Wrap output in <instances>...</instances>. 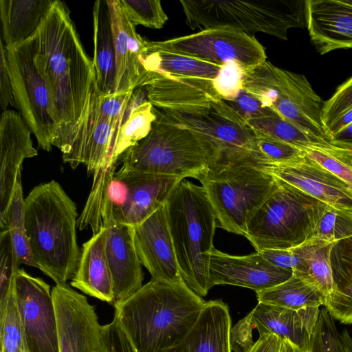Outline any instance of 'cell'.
<instances>
[{
    "label": "cell",
    "instance_id": "obj_41",
    "mask_svg": "<svg viewBox=\"0 0 352 352\" xmlns=\"http://www.w3.org/2000/svg\"><path fill=\"white\" fill-rule=\"evenodd\" d=\"M254 131L260 151L268 164H288L296 161L305 155L303 150L296 146L273 138L258 131L254 130Z\"/></svg>",
    "mask_w": 352,
    "mask_h": 352
},
{
    "label": "cell",
    "instance_id": "obj_18",
    "mask_svg": "<svg viewBox=\"0 0 352 352\" xmlns=\"http://www.w3.org/2000/svg\"><path fill=\"white\" fill-rule=\"evenodd\" d=\"M293 270L278 267L258 252L234 256L213 248L209 263L212 286L231 285L251 289L256 292L283 283Z\"/></svg>",
    "mask_w": 352,
    "mask_h": 352
},
{
    "label": "cell",
    "instance_id": "obj_30",
    "mask_svg": "<svg viewBox=\"0 0 352 352\" xmlns=\"http://www.w3.org/2000/svg\"><path fill=\"white\" fill-rule=\"evenodd\" d=\"M256 294L258 302L292 309L320 307L326 300L316 286L294 274L283 283Z\"/></svg>",
    "mask_w": 352,
    "mask_h": 352
},
{
    "label": "cell",
    "instance_id": "obj_23",
    "mask_svg": "<svg viewBox=\"0 0 352 352\" xmlns=\"http://www.w3.org/2000/svg\"><path fill=\"white\" fill-rule=\"evenodd\" d=\"M320 307L292 309L258 302L248 314L259 336L273 333L308 352Z\"/></svg>",
    "mask_w": 352,
    "mask_h": 352
},
{
    "label": "cell",
    "instance_id": "obj_40",
    "mask_svg": "<svg viewBox=\"0 0 352 352\" xmlns=\"http://www.w3.org/2000/svg\"><path fill=\"white\" fill-rule=\"evenodd\" d=\"M15 260V255L10 232L1 230L0 233V311L8 300L13 285L15 273L19 270Z\"/></svg>",
    "mask_w": 352,
    "mask_h": 352
},
{
    "label": "cell",
    "instance_id": "obj_35",
    "mask_svg": "<svg viewBox=\"0 0 352 352\" xmlns=\"http://www.w3.org/2000/svg\"><path fill=\"white\" fill-rule=\"evenodd\" d=\"M308 352H352V338L346 329L342 333L338 330L324 307L320 310Z\"/></svg>",
    "mask_w": 352,
    "mask_h": 352
},
{
    "label": "cell",
    "instance_id": "obj_44",
    "mask_svg": "<svg viewBox=\"0 0 352 352\" xmlns=\"http://www.w3.org/2000/svg\"><path fill=\"white\" fill-rule=\"evenodd\" d=\"M133 92L131 90L105 94L100 91L99 105L102 116L115 124H122Z\"/></svg>",
    "mask_w": 352,
    "mask_h": 352
},
{
    "label": "cell",
    "instance_id": "obj_38",
    "mask_svg": "<svg viewBox=\"0 0 352 352\" xmlns=\"http://www.w3.org/2000/svg\"><path fill=\"white\" fill-rule=\"evenodd\" d=\"M129 21L134 25L162 28L168 20L160 0H119Z\"/></svg>",
    "mask_w": 352,
    "mask_h": 352
},
{
    "label": "cell",
    "instance_id": "obj_16",
    "mask_svg": "<svg viewBox=\"0 0 352 352\" xmlns=\"http://www.w3.org/2000/svg\"><path fill=\"white\" fill-rule=\"evenodd\" d=\"M32 131L19 112L3 111L0 121V228L8 230V211L22 163L38 155Z\"/></svg>",
    "mask_w": 352,
    "mask_h": 352
},
{
    "label": "cell",
    "instance_id": "obj_28",
    "mask_svg": "<svg viewBox=\"0 0 352 352\" xmlns=\"http://www.w3.org/2000/svg\"><path fill=\"white\" fill-rule=\"evenodd\" d=\"M141 61L143 73L139 87L160 77H192L214 80L221 69V66L214 63L150 49L146 46Z\"/></svg>",
    "mask_w": 352,
    "mask_h": 352
},
{
    "label": "cell",
    "instance_id": "obj_36",
    "mask_svg": "<svg viewBox=\"0 0 352 352\" xmlns=\"http://www.w3.org/2000/svg\"><path fill=\"white\" fill-rule=\"evenodd\" d=\"M0 341L1 352H28L23 325L13 285L6 305L0 311Z\"/></svg>",
    "mask_w": 352,
    "mask_h": 352
},
{
    "label": "cell",
    "instance_id": "obj_19",
    "mask_svg": "<svg viewBox=\"0 0 352 352\" xmlns=\"http://www.w3.org/2000/svg\"><path fill=\"white\" fill-rule=\"evenodd\" d=\"M101 218L106 228L105 251L113 286V304L122 301L142 286L144 274L133 239V227L115 221L108 213Z\"/></svg>",
    "mask_w": 352,
    "mask_h": 352
},
{
    "label": "cell",
    "instance_id": "obj_12",
    "mask_svg": "<svg viewBox=\"0 0 352 352\" xmlns=\"http://www.w3.org/2000/svg\"><path fill=\"white\" fill-rule=\"evenodd\" d=\"M148 48L188 56L221 66L230 61L243 69L267 60L264 47L254 35L229 28H214L165 41L145 40Z\"/></svg>",
    "mask_w": 352,
    "mask_h": 352
},
{
    "label": "cell",
    "instance_id": "obj_7",
    "mask_svg": "<svg viewBox=\"0 0 352 352\" xmlns=\"http://www.w3.org/2000/svg\"><path fill=\"white\" fill-rule=\"evenodd\" d=\"M276 179L273 191L246 223L244 236L256 252L290 249L312 238L328 206Z\"/></svg>",
    "mask_w": 352,
    "mask_h": 352
},
{
    "label": "cell",
    "instance_id": "obj_53",
    "mask_svg": "<svg viewBox=\"0 0 352 352\" xmlns=\"http://www.w3.org/2000/svg\"><path fill=\"white\" fill-rule=\"evenodd\" d=\"M283 343L280 352H304L287 340H283Z\"/></svg>",
    "mask_w": 352,
    "mask_h": 352
},
{
    "label": "cell",
    "instance_id": "obj_51",
    "mask_svg": "<svg viewBox=\"0 0 352 352\" xmlns=\"http://www.w3.org/2000/svg\"><path fill=\"white\" fill-rule=\"evenodd\" d=\"M330 143L337 147L352 150V123L331 135Z\"/></svg>",
    "mask_w": 352,
    "mask_h": 352
},
{
    "label": "cell",
    "instance_id": "obj_48",
    "mask_svg": "<svg viewBox=\"0 0 352 352\" xmlns=\"http://www.w3.org/2000/svg\"><path fill=\"white\" fill-rule=\"evenodd\" d=\"M253 326L249 315L240 320L230 331V344L234 352H247L255 343L253 340Z\"/></svg>",
    "mask_w": 352,
    "mask_h": 352
},
{
    "label": "cell",
    "instance_id": "obj_5",
    "mask_svg": "<svg viewBox=\"0 0 352 352\" xmlns=\"http://www.w3.org/2000/svg\"><path fill=\"white\" fill-rule=\"evenodd\" d=\"M156 119L146 137L120 157V172L193 177L201 181L209 169L208 157L197 136L153 106Z\"/></svg>",
    "mask_w": 352,
    "mask_h": 352
},
{
    "label": "cell",
    "instance_id": "obj_37",
    "mask_svg": "<svg viewBox=\"0 0 352 352\" xmlns=\"http://www.w3.org/2000/svg\"><path fill=\"white\" fill-rule=\"evenodd\" d=\"M302 150L307 156L352 187V150L331 144Z\"/></svg>",
    "mask_w": 352,
    "mask_h": 352
},
{
    "label": "cell",
    "instance_id": "obj_17",
    "mask_svg": "<svg viewBox=\"0 0 352 352\" xmlns=\"http://www.w3.org/2000/svg\"><path fill=\"white\" fill-rule=\"evenodd\" d=\"M133 243L140 261L154 280H184L168 223L165 205L133 227Z\"/></svg>",
    "mask_w": 352,
    "mask_h": 352
},
{
    "label": "cell",
    "instance_id": "obj_26",
    "mask_svg": "<svg viewBox=\"0 0 352 352\" xmlns=\"http://www.w3.org/2000/svg\"><path fill=\"white\" fill-rule=\"evenodd\" d=\"M55 0H0L3 38L6 47L33 36Z\"/></svg>",
    "mask_w": 352,
    "mask_h": 352
},
{
    "label": "cell",
    "instance_id": "obj_49",
    "mask_svg": "<svg viewBox=\"0 0 352 352\" xmlns=\"http://www.w3.org/2000/svg\"><path fill=\"white\" fill-rule=\"evenodd\" d=\"M0 52V104L1 109L6 111L9 105L15 107V104L9 74L6 47L1 40Z\"/></svg>",
    "mask_w": 352,
    "mask_h": 352
},
{
    "label": "cell",
    "instance_id": "obj_32",
    "mask_svg": "<svg viewBox=\"0 0 352 352\" xmlns=\"http://www.w3.org/2000/svg\"><path fill=\"white\" fill-rule=\"evenodd\" d=\"M136 94L134 91L127 110L128 116L118 135L113 155V162L116 164L129 148L148 135L156 119L153 104L148 100L138 102Z\"/></svg>",
    "mask_w": 352,
    "mask_h": 352
},
{
    "label": "cell",
    "instance_id": "obj_25",
    "mask_svg": "<svg viewBox=\"0 0 352 352\" xmlns=\"http://www.w3.org/2000/svg\"><path fill=\"white\" fill-rule=\"evenodd\" d=\"M105 238L106 228L103 226L82 245L78 269L70 285L89 296L113 305V286Z\"/></svg>",
    "mask_w": 352,
    "mask_h": 352
},
{
    "label": "cell",
    "instance_id": "obj_9",
    "mask_svg": "<svg viewBox=\"0 0 352 352\" xmlns=\"http://www.w3.org/2000/svg\"><path fill=\"white\" fill-rule=\"evenodd\" d=\"M100 95L95 74L82 117L76 122L56 129L52 141V145L61 151L64 163L73 169L83 164L87 173L93 175L91 191L94 192L100 191L104 179L116 172L113 155L122 124L110 122L102 116Z\"/></svg>",
    "mask_w": 352,
    "mask_h": 352
},
{
    "label": "cell",
    "instance_id": "obj_33",
    "mask_svg": "<svg viewBox=\"0 0 352 352\" xmlns=\"http://www.w3.org/2000/svg\"><path fill=\"white\" fill-rule=\"evenodd\" d=\"M8 224L12 243L15 260L21 264L36 267L25 221V199L23 197L21 170H19L15 182L14 190L8 211Z\"/></svg>",
    "mask_w": 352,
    "mask_h": 352
},
{
    "label": "cell",
    "instance_id": "obj_34",
    "mask_svg": "<svg viewBox=\"0 0 352 352\" xmlns=\"http://www.w3.org/2000/svg\"><path fill=\"white\" fill-rule=\"evenodd\" d=\"M247 122L256 131L300 149L331 144L303 131L278 114L251 119Z\"/></svg>",
    "mask_w": 352,
    "mask_h": 352
},
{
    "label": "cell",
    "instance_id": "obj_27",
    "mask_svg": "<svg viewBox=\"0 0 352 352\" xmlns=\"http://www.w3.org/2000/svg\"><path fill=\"white\" fill-rule=\"evenodd\" d=\"M330 261L333 291L324 307L336 320L352 324V237L333 243Z\"/></svg>",
    "mask_w": 352,
    "mask_h": 352
},
{
    "label": "cell",
    "instance_id": "obj_15",
    "mask_svg": "<svg viewBox=\"0 0 352 352\" xmlns=\"http://www.w3.org/2000/svg\"><path fill=\"white\" fill-rule=\"evenodd\" d=\"M263 169L328 206L352 214V187L305 153L296 161L267 164Z\"/></svg>",
    "mask_w": 352,
    "mask_h": 352
},
{
    "label": "cell",
    "instance_id": "obj_46",
    "mask_svg": "<svg viewBox=\"0 0 352 352\" xmlns=\"http://www.w3.org/2000/svg\"><path fill=\"white\" fill-rule=\"evenodd\" d=\"M98 352H136L115 318L101 327Z\"/></svg>",
    "mask_w": 352,
    "mask_h": 352
},
{
    "label": "cell",
    "instance_id": "obj_24",
    "mask_svg": "<svg viewBox=\"0 0 352 352\" xmlns=\"http://www.w3.org/2000/svg\"><path fill=\"white\" fill-rule=\"evenodd\" d=\"M230 329L228 305L221 300L207 301L184 338L164 352H232Z\"/></svg>",
    "mask_w": 352,
    "mask_h": 352
},
{
    "label": "cell",
    "instance_id": "obj_52",
    "mask_svg": "<svg viewBox=\"0 0 352 352\" xmlns=\"http://www.w3.org/2000/svg\"><path fill=\"white\" fill-rule=\"evenodd\" d=\"M352 123V108L347 110L337 118L327 129V133L329 138L333 134L345 128Z\"/></svg>",
    "mask_w": 352,
    "mask_h": 352
},
{
    "label": "cell",
    "instance_id": "obj_43",
    "mask_svg": "<svg viewBox=\"0 0 352 352\" xmlns=\"http://www.w3.org/2000/svg\"><path fill=\"white\" fill-rule=\"evenodd\" d=\"M352 108V76L339 85L334 94L324 102L322 122L326 128L339 116Z\"/></svg>",
    "mask_w": 352,
    "mask_h": 352
},
{
    "label": "cell",
    "instance_id": "obj_39",
    "mask_svg": "<svg viewBox=\"0 0 352 352\" xmlns=\"http://www.w3.org/2000/svg\"><path fill=\"white\" fill-rule=\"evenodd\" d=\"M312 237L331 243L352 237V214L327 206Z\"/></svg>",
    "mask_w": 352,
    "mask_h": 352
},
{
    "label": "cell",
    "instance_id": "obj_45",
    "mask_svg": "<svg viewBox=\"0 0 352 352\" xmlns=\"http://www.w3.org/2000/svg\"><path fill=\"white\" fill-rule=\"evenodd\" d=\"M223 100L246 121L254 118L277 114L243 89L234 98L229 100Z\"/></svg>",
    "mask_w": 352,
    "mask_h": 352
},
{
    "label": "cell",
    "instance_id": "obj_14",
    "mask_svg": "<svg viewBox=\"0 0 352 352\" xmlns=\"http://www.w3.org/2000/svg\"><path fill=\"white\" fill-rule=\"evenodd\" d=\"M59 352H98L101 327L87 297L67 283L52 289Z\"/></svg>",
    "mask_w": 352,
    "mask_h": 352
},
{
    "label": "cell",
    "instance_id": "obj_13",
    "mask_svg": "<svg viewBox=\"0 0 352 352\" xmlns=\"http://www.w3.org/2000/svg\"><path fill=\"white\" fill-rule=\"evenodd\" d=\"M13 286L28 352H59L56 316L50 286L23 269L15 273Z\"/></svg>",
    "mask_w": 352,
    "mask_h": 352
},
{
    "label": "cell",
    "instance_id": "obj_11",
    "mask_svg": "<svg viewBox=\"0 0 352 352\" xmlns=\"http://www.w3.org/2000/svg\"><path fill=\"white\" fill-rule=\"evenodd\" d=\"M37 43L36 32L18 45L6 47L15 107L38 147L50 152L53 146L55 109L48 83L35 62Z\"/></svg>",
    "mask_w": 352,
    "mask_h": 352
},
{
    "label": "cell",
    "instance_id": "obj_22",
    "mask_svg": "<svg viewBox=\"0 0 352 352\" xmlns=\"http://www.w3.org/2000/svg\"><path fill=\"white\" fill-rule=\"evenodd\" d=\"M116 52L115 92L135 90L143 73L141 58L146 50L145 39L135 30L119 0H107Z\"/></svg>",
    "mask_w": 352,
    "mask_h": 352
},
{
    "label": "cell",
    "instance_id": "obj_29",
    "mask_svg": "<svg viewBox=\"0 0 352 352\" xmlns=\"http://www.w3.org/2000/svg\"><path fill=\"white\" fill-rule=\"evenodd\" d=\"M94 58L96 82L105 94L114 93L116 80V52L107 0L95 1L93 8Z\"/></svg>",
    "mask_w": 352,
    "mask_h": 352
},
{
    "label": "cell",
    "instance_id": "obj_3",
    "mask_svg": "<svg viewBox=\"0 0 352 352\" xmlns=\"http://www.w3.org/2000/svg\"><path fill=\"white\" fill-rule=\"evenodd\" d=\"M25 221L36 267L56 284L72 280L81 255L78 212L58 182L51 180L32 189L25 199Z\"/></svg>",
    "mask_w": 352,
    "mask_h": 352
},
{
    "label": "cell",
    "instance_id": "obj_2",
    "mask_svg": "<svg viewBox=\"0 0 352 352\" xmlns=\"http://www.w3.org/2000/svg\"><path fill=\"white\" fill-rule=\"evenodd\" d=\"M205 302L184 280L152 278L113 305V318L136 352H164L188 333Z\"/></svg>",
    "mask_w": 352,
    "mask_h": 352
},
{
    "label": "cell",
    "instance_id": "obj_6",
    "mask_svg": "<svg viewBox=\"0 0 352 352\" xmlns=\"http://www.w3.org/2000/svg\"><path fill=\"white\" fill-rule=\"evenodd\" d=\"M186 24L201 30L229 28L287 39L290 28H306L304 0H181Z\"/></svg>",
    "mask_w": 352,
    "mask_h": 352
},
{
    "label": "cell",
    "instance_id": "obj_10",
    "mask_svg": "<svg viewBox=\"0 0 352 352\" xmlns=\"http://www.w3.org/2000/svg\"><path fill=\"white\" fill-rule=\"evenodd\" d=\"M263 166L244 163L211 167L200 181L221 228L245 235L248 218L276 184V177Z\"/></svg>",
    "mask_w": 352,
    "mask_h": 352
},
{
    "label": "cell",
    "instance_id": "obj_21",
    "mask_svg": "<svg viewBox=\"0 0 352 352\" xmlns=\"http://www.w3.org/2000/svg\"><path fill=\"white\" fill-rule=\"evenodd\" d=\"M127 184L129 194L124 206L112 216L121 223L134 227L166 204L170 194L184 179L175 175L115 172Z\"/></svg>",
    "mask_w": 352,
    "mask_h": 352
},
{
    "label": "cell",
    "instance_id": "obj_20",
    "mask_svg": "<svg viewBox=\"0 0 352 352\" xmlns=\"http://www.w3.org/2000/svg\"><path fill=\"white\" fill-rule=\"evenodd\" d=\"M305 19L320 54L352 49V0H305Z\"/></svg>",
    "mask_w": 352,
    "mask_h": 352
},
{
    "label": "cell",
    "instance_id": "obj_4",
    "mask_svg": "<svg viewBox=\"0 0 352 352\" xmlns=\"http://www.w3.org/2000/svg\"><path fill=\"white\" fill-rule=\"evenodd\" d=\"M165 207L181 276L192 291L205 296L212 287L209 263L216 213L203 186L186 179L175 187Z\"/></svg>",
    "mask_w": 352,
    "mask_h": 352
},
{
    "label": "cell",
    "instance_id": "obj_47",
    "mask_svg": "<svg viewBox=\"0 0 352 352\" xmlns=\"http://www.w3.org/2000/svg\"><path fill=\"white\" fill-rule=\"evenodd\" d=\"M272 265L283 269L293 270V274L302 276L305 273L304 261L293 248L265 250L258 252Z\"/></svg>",
    "mask_w": 352,
    "mask_h": 352
},
{
    "label": "cell",
    "instance_id": "obj_42",
    "mask_svg": "<svg viewBox=\"0 0 352 352\" xmlns=\"http://www.w3.org/2000/svg\"><path fill=\"white\" fill-rule=\"evenodd\" d=\"M245 69L236 61H230L221 66L220 71L212 83L214 89L224 100L234 98L243 89Z\"/></svg>",
    "mask_w": 352,
    "mask_h": 352
},
{
    "label": "cell",
    "instance_id": "obj_50",
    "mask_svg": "<svg viewBox=\"0 0 352 352\" xmlns=\"http://www.w3.org/2000/svg\"><path fill=\"white\" fill-rule=\"evenodd\" d=\"M283 342V340L275 334H263L259 336L247 352H280Z\"/></svg>",
    "mask_w": 352,
    "mask_h": 352
},
{
    "label": "cell",
    "instance_id": "obj_8",
    "mask_svg": "<svg viewBox=\"0 0 352 352\" xmlns=\"http://www.w3.org/2000/svg\"><path fill=\"white\" fill-rule=\"evenodd\" d=\"M243 89L283 118L330 142L322 122L324 101L303 74L278 67L266 60L244 71Z\"/></svg>",
    "mask_w": 352,
    "mask_h": 352
},
{
    "label": "cell",
    "instance_id": "obj_1",
    "mask_svg": "<svg viewBox=\"0 0 352 352\" xmlns=\"http://www.w3.org/2000/svg\"><path fill=\"white\" fill-rule=\"evenodd\" d=\"M37 34L35 62L52 93L56 129L82 117L95 70L65 2L54 1Z\"/></svg>",
    "mask_w": 352,
    "mask_h": 352
},
{
    "label": "cell",
    "instance_id": "obj_31",
    "mask_svg": "<svg viewBox=\"0 0 352 352\" xmlns=\"http://www.w3.org/2000/svg\"><path fill=\"white\" fill-rule=\"evenodd\" d=\"M333 243L312 237L293 248L294 252L304 261L305 273L301 277L316 286L326 298L333 291L330 261Z\"/></svg>",
    "mask_w": 352,
    "mask_h": 352
}]
</instances>
